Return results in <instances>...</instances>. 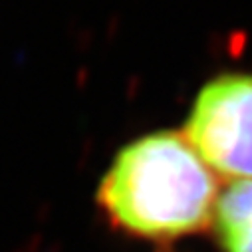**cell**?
<instances>
[{
	"label": "cell",
	"instance_id": "6da1fadb",
	"mask_svg": "<svg viewBox=\"0 0 252 252\" xmlns=\"http://www.w3.org/2000/svg\"><path fill=\"white\" fill-rule=\"evenodd\" d=\"M217 203V175L177 131L127 143L97 189V205L115 230L161 244L213 226Z\"/></svg>",
	"mask_w": 252,
	"mask_h": 252
},
{
	"label": "cell",
	"instance_id": "7a4b0ae2",
	"mask_svg": "<svg viewBox=\"0 0 252 252\" xmlns=\"http://www.w3.org/2000/svg\"><path fill=\"white\" fill-rule=\"evenodd\" d=\"M183 135L217 177L252 181V76L211 80L199 92Z\"/></svg>",
	"mask_w": 252,
	"mask_h": 252
},
{
	"label": "cell",
	"instance_id": "3957f363",
	"mask_svg": "<svg viewBox=\"0 0 252 252\" xmlns=\"http://www.w3.org/2000/svg\"><path fill=\"white\" fill-rule=\"evenodd\" d=\"M213 228L222 252H252V181L232 183L219 195Z\"/></svg>",
	"mask_w": 252,
	"mask_h": 252
}]
</instances>
